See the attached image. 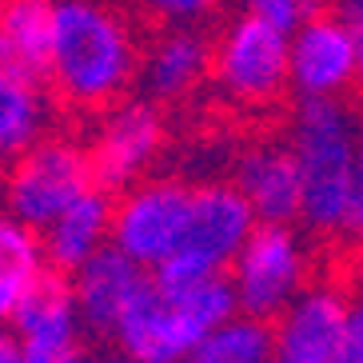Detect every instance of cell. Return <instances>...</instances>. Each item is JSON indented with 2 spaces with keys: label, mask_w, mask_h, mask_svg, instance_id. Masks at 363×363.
Listing matches in <instances>:
<instances>
[{
  "label": "cell",
  "mask_w": 363,
  "mask_h": 363,
  "mask_svg": "<svg viewBox=\"0 0 363 363\" xmlns=\"http://www.w3.org/2000/svg\"><path fill=\"white\" fill-rule=\"evenodd\" d=\"M235 303L252 320H279L308 279V252L291 224H256L232 264Z\"/></svg>",
  "instance_id": "obj_6"
},
{
  "label": "cell",
  "mask_w": 363,
  "mask_h": 363,
  "mask_svg": "<svg viewBox=\"0 0 363 363\" xmlns=\"http://www.w3.org/2000/svg\"><path fill=\"white\" fill-rule=\"evenodd\" d=\"M12 335L21 340L24 355L33 363H88L84 347V315L76 308V296L68 284L48 279L16 315Z\"/></svg>",
  "instance_id": "obj_10"
},
{
  "label": "cell",
  "mask_w": 363,
  "mask_h": 363,
  "mask_svg": "<svg viewBox=\"0 0 363 363\" xmlns=\"http://www.w3.org/2000/svg\"><path fill=\"white\" fill-rule=\"evenodd\" d=\"M291 152L303 180V220L311 232L352 228L363 200V124L340 96H303L296 108Z\"/></svg>",
  "instance_id": "obj_2"
},
{
  "label": "cell",
  "mask_w": 363,
  "mask_h": 363,
  "mask_svg": "<svg viewBox=\"0 0 363 363\" xmlns=\"http://www.w3.org/2000/svg\"><path fill=\"white\" fill-rule=\"evenodd\" d=\"M192 192L180 180H140L112 203V244L132 256L140 267H156L180 247L188 216H192Z\"/></svg>",
  "instance_id": "obj_8"
},
{
  "label": "cell",
  "mask_w": 363,
  "mask_h": 363,
  "mask_svg": "<svg viewBox=\"0 0 363 363\" xmlns=\"http://www.w3.org/2000/svg\"><path fill=\"white\" fill-rule=\"evenodd\" d=\"M48 252L44 235L28 224L0 220V323H12V315L48 284Z\"/></svg>",
  "instance_id": "obj_18"
},
{
  "label": "cell",
  "mask_w": 363,
  "mask_h": 363,
  "mask_svg": "<svg viewBox=\"0 0 363 363\" xmlns=\"http://www.w3.org/2000/svg\"><path fill=\"white\" fill-rule=\"evenodd\" d=\"M315 9H320L315 0H244V12H252V16H259V21H267V24H276L279 33H288V36L308 21Z\"/></svg>",
  "instance_id": "obj_21"
},
{
  "label": "cell",
  "mask_w": 363,
  "mask_h": 363,
  "mask_svg": "<svg viewBox=\"0 0 363 363\" xmlns=\"http://www.w3.org/2000/svg\"><path fill=\"white\" fill-rule=\"evenodd\" d=\"M140 76L132 24L104 0H56L52 12V80L56 96L80 112H104Z\"/></svg>",
  "instance_id": "obj_1"
},
{
  "label": "cell",
  "mask_w": 363,
  "mask_h": 363,
  "mask_svg": "<svg viewBox=\"0 0 363 363\" xmlns=\"http://www.w3.org/2000/svg\"><path fill=\"white\" fill-rule=\"evenodd\" d=\"M352 235H355V259H359V272H363V200H359V208H355Z\"/></svg>",
  "instance_id": "obj_26"
},
{
  "label": "cell",
  "mask_w": 363,
  "mask_h": 363,
  "mask_svg": "<svg viewBox=\"0 0 363 363\" xmlns=\"http://www.w3.org/2000/svg\"><path fill=\"white\" fill-rule=\"evenodd\" d=\"M52 124V108L44 88L28 76L0 65V168H9L24 152L40 144Z\"/></svg>",
  "instance_id": "obj_19"
},
{
  "label": "cell",
  "mask_w": 363,
  "mask_h": 363,
  "mask_svg": "<svg viewBox=\"0 0 363 363\" xmlns=\"http://www.w3.org/2000/svg\"><path fill=\"white\" fill-rule=\"evenodd\" d=\"M212 76L240 104H272L291 80V36L244 12L212 48Z\"/></svg>",
  "instance_id": "obj_7"
},
{
  "label": "cell",
  "mask_w": 363,
  "mask_h": 363,
  "mask_svg": "<svg viewBox=\"0 0 363 363\" xmlns=\"http://www.w3.org/2000/svg\"><path fill=\"white\" fill-rule=\"evenodd\" d=\"M0 363H33L24 355L21 340L12 335V328H4V323H0Z\"/></svg>",
  "instance_id": "obj_25"
},
{
  "label": "cell",
  "mask_w": 363,
  "mask_h": 363,
  "mask_svg": "<svg viewBox=\"0 0 363 363\" xmlns=\"http://www.w3.org/2000/svg\"><path fill=\"white\" fill-rule=\"evenodd\" d=\"M40 235H44L48 264L56 272H80L96 252H104L112 244V196H108V188L92 184Z\"/></svg>",
  "instance_id": "obj_16"
},
{
  "label": "cell",
  "mask_w": 363,
  "mask_h": 363,
  "mask_svg": "<svg viewBox=\"0 0 363 363\" xmlns=\"http://www.w3.org/2000/svg\"><path fill=\"white\" fill-rule=\"evenodd\" d=\"M291 84L299 96H343L355 84V48L340 16L315 9L291 33Z\"/></svg>",
  "instance_id": "obj_11"
},
{
  "label": "cell",
  "mask_w": 363,
  "mask_h": 363,
  "mask_svg": "<svg viewBox=\"0 0 363 363\" xmlns=\"http://www.w3.org/2000/svg\"><path fill=\"white\" fill-rule=\"evenodd\" d=\"M256 212L235 184H200L192 192V216L184 228L180 247L164 259L152 276L168 284L208 279L232 272L240 247L256 232Z\"/></svg>",
  "instance_id": "obj_4"
},
{
  "label": "cell",
  "mask_w": 363,
  "mask_h": 363,
  "mask_svg": "<svg viewBox=\"0 0 363 363\" xmlns=\"http://www.w3.org/2000/svg\"><path fill=\"white\" fill-rule=\"evenodd\" d=\"M208 72H212V44L203 40L192 24H176L164 36H156L152 48L144 52V60H140L144 92L156 104L184 100Z\"/></svg>",
  "instance_id": "obj_15"
},
{
  "label": "cell",
  "mask_w": 363,
  "mask_h": 363,
  "mask_svg": "<svg viewBox=\"0 0 363 363\" xmlns=\"http://www.w3.org/2000/svg\"><path fill=\"white\" fill-rule=\"evenodd\" d=\"M235 188L259 224H291L303 216V180L291 144H256L235 164Z\"/></svg>",
  "instance_id": "obj_14"
},
{
  "label": "cell",
  "mask_w": 363,
  "mask_h": 363,
  "mask_svg": "<svg viewBox=\"0 0 363 363\" xmlns=\"http://www.w3.org/2000/svg\"><path fill=\"white\" fill-rule=\"evenodd\" d=\"M52 12L56 0H4L0 4V65L44 84L48 65H52Z\"/></svg>",
  "instance_id": "obj_17"
},
{
  "label": "cell",
  "mask_w": 363,
  "mask_h": 363,
  "mask_svg": "<svg viewBox=\"0 0 363 363\" xmlns=\"http://www.w3.org/2000/svg\"><path fill=\"white\" fill-rule=\"evenodd\" d=\"M347 303L340 291L311 288L299 291L272 331V363H335Z\"/></svg>",
  "instance_id": "obj_13"
},
{
  "label": "cell",
  "mask_w": 363,
  "mask_h": 363,
  "mask_svg": "<svg viewBox=\"0 0 363 363\" xmlns=\"http://www.w3.org/2000/svg\"><path fill=\"white\" fill-rule=\"evenodd\" d=\"M164 148V116L156 100H116L104 108L96 132L88 140L92 176L108 192H128L148 176Z\"/></svg>",
  "instance_id": "obj_9"
},
{
  "label": "cell",
  "mask_w": 363,
  "mask_h": 363,
  "mask_svg": "<svg viewBox=\"0 0 363 363\" xmlns=\"http://www.w3.org/2000/svg\"><path fill=\"white\" fill-rule=\"evenodd\" d=\"M335 16L343 21L355 48V84L363 88V0H335Z\"/></svg>",
  "instance_id": "obj_24"
},
{
  "label": "cell",
  "mask_w": 363,
  "mask_h": 363,
  "mask_svg": "<svg viewBox=\"0 0 363 363\" xmlns=\"http://www.w3.org/2000/svg\"><path fill=\"white\" fill-rule=\"evenodd\" d=\"M184 363H272V328L240 311L208 331Z\"/></svg>",
  "instance_id": "obj_20"
},
{
  "label": "cell",
  "mask_w": 363,
  "mask_h": 363,
  "mask_svg": "<svg viewBox=\"0 0 363 363\" xmlns=\"http://www.w3.org/2000/svg\"><path fill=\"white\" fill-rule=\"evenodd\" d=\"M92 184H96V176H92L88 148H80L76 140L44 136L4 172V184H0L4 216L44 232Z\"/></svg>",
  "instance_id": "obj_5"
},
{
  "label": "cell",
  "mask_w": 363,
  "mask_h": 363,
  "mask_svg": "<svg viewBox=\"0 0 363 363\" xmlns=\"http://www.w3.org/2000/svg\"><path fill=\"white\" fill-rule=\"evenodd\" d=\"M0 4H4V0H0Z\"/></svg>",
  "instance_id": "obj_28"
},
{
  "label": "cell",
  "mask_w": 363,
  "mask_h": 363,
  "mask_svg": "<svg viewBox=\"0 0 363 363\" xmlns=\"http://www.w3.org/2000/svg\"><path fill=\"white\" fill-rule=\"evenodd\" d=\"M335 363H363V299L347 303V320H343V331H340Z\"/></svg>",
  "instance_id": "obj_23"
},
{
  "label": "cell",
  "mask_w": 363,
  "mask_h": 363,
  "mask_svg": "<svg viewBox=\"0 0 363 363\" xmlns=\"http://www.w3.org/2000/svg\"><path fill=\"white\" fill-rule=\"evenodd\" d=\"M72 296L84 315V328L96 335H112L120 315L136 303V296L152 284V272L140 267L132 256H124L116 244L88 259L80 272H72Z\"/></svg>",
  "instance_id": "obj_12"
},
{
  "label": "cell",
  "mask_w": 363,
  "mask_h": 363,
  "mask_svg": "<svg viewBox=\"0 0 363 363\" xmlns=\"http://www.w3.org/2000/svg\"><path fill=\"white\" fill-rule=\"evenodd\" d=\"M232 315H240V303L228 276L188 279V284H168L152 276V284L120 315L108 340L128 363H184L208 331H216Z\"/></svg>",
  "instance_id": "obj_3"
},
{
  "label": "cell",
  "mask_w": 363,
  "mask_h": 363,
  "mask_svg": "<svg viewBox=\"0 0 363 363\" xmlns=\"http://www.w3.org/2000/svg\"><path fill=\"white\" fill-rule=\"evenodd\" d=\"M136 9H144L152 21H164V24H196L200 16H208L216 0H132Z\"/></svg>",
  "instance_id": "obj_22"
},
{
  "label": "cell",
  "mask_w": 363,
  "mask_h": 363,
  "mask_svg": "<svg viewBox=\"0 0 363 363\" xmlns=\"http://www.w3.org/2000/svg\"><path fill=\"white\" fill-rule=\"evenodd\" d=\"M0 212H4V196H0ZM0 220H4V216H0Z\"/></svg>",
  "instance_id": "obj_27"
}]
</instances>
